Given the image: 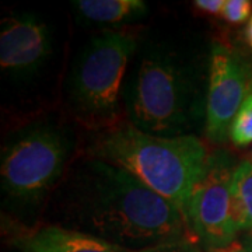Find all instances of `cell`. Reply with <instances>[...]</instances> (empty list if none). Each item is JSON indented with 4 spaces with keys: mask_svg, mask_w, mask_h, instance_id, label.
Returning <instances> with one entry per match:
<instances>
[{
    "mask_svg": "<svg viewBox=\"0 0 252 252\" xmlns=\"http://www.w3.org/2000/svg\"><path fill=\"white\" fill-rule=\"evenodd\" d=\"M62 227L127 250L189 238L185 216L130 172L89 157L69 171L58 192Z\"/></svg>",
    "mask_w": 252,
    "mask_h": 252,
    "instance_id": "1",
    "label": "cell"
},
{
    "mask_svg": "<svg viewBox=\"0 0 252 252\" xmlns=\"http://www.w3.org/2000/svg\"><path fill=\"white\" fill-rule=\"evenodd\" d=\"M87 153L135 175L172 203L185 219L192 189L209 158L205 144L196 136L150 135L132 124L119 125L97 136Z\"/></svg>",
    "mask_w": 252,
    "mask_h": 252,
    "instance_id": "2",
    "label": "cell"
},
{
    "mask_svg": "<svg viewBox=\"0 0 252 252\" xmlns=\"http://www.w3.org/2000/svg\"><path fill=\"white\" fill-rule=\"evenodd\" d=\"M196 107V89L184 64L157 51L144 55L132 83L130 124L150 135L185 136Z\"/></svg>",
    "mask_w": 252,
    "mask_h": 252,
    "instance_id": "3",
    "label": "cell"
},
{
    "mask_svg": "<svg viewBox=\"0 0 252 252\" xmlns=\"http://www.w3.org/2000/svg\"><path fill=\"white\" fill-rule=\"evenodd\" d=\"M136 49L125 31L104 30L79 56L70 81V99L83 119L107 124L115 117L126 66Z\"/></svg>",
    "mask_w": 252,
    "mask_h": 252,
    "instance_id": "4",
    "label": "cell"
},
{
    "mask_svg": "<svg viewBox=\"0 0 252 252\" xmlns=\"http://www.w3.org/2000/svg\"><path fill=\"white\" fill-rule=\"evenodd\" d=\"M67 154L69 143L61 130L48 125L28 129L4 149L3 189L17 200H38L61 178Z\"/></svg>",
    "mask_w": 252,
    "mask_h": 252,
    "instance_id": "5",
    "label": "cell"
},
{
    "mask_svg": "<svg viewBox=\"0 0 252 252\" xmlns=\"http://www.w3.org/2000/svg\"><path fill=\"white\" fill-rule=\"evenodd\" d=\"M235 168L224 153L209 156L205 171L192 189L187 221L193 235L209 250L235 243L238 230L233 219L231 185Z\"/></svg>",
    "mask_w": 252,
    "mask_h": 252,
    "instance_id": "6",
    "label": "cell"
},
{
    "mask_svg": "<svg viewBox=\"0 0 252 252\" xmlns=\"http://www.w3.org/2000/svg\"><path fill=\"white\" fill-rule=\"evenodd\" d=\"M250 74L240 58L221 45H215L209 63L205 130L213 143H221L238 109L251 94Z\"/></svg>",
    "mask_w": 252,
    "mask_h": 252,
    "instance_id": "7",
    "label": "cell"
},
{
    "mask_svg": "<svg viewBox=\"0 0 252 252\" xmlns=\"http://www.w3.org/2000/svg\"><path fill=\"white\" fill-rule=\"evenodd\" d=\"M51 49L49 30L34 16L3 20L0 34V63L4 72L27 74L44 62Z\"/></svg>",
    "mask_w": 252,
    "mask_h": 252,
    "instance_id": "8",
    "label": "cell"
},
{
    "mask_svg": "<svg viewBox=\"0 0 252 252\" xmlns=\"http://www.w3.org/2000/svg\"><path fill=\"white\" fill-rule=\"evenodd\" d=\"M24 252H132L95 235L49 224L20 234L14 240Z\"/></svg>",
    "mask_w": 252,
    "mask_h": 252,
    "instance_id": "9",
    "label": "cell"
},
{
    "mask_svg": "<svg viewBox=\"0 0 252 252\" xmlns=\"http://www.w3.org/2000/svg\"><path fill=\"white\" fill-rule=\"evenodd\" d=\"M74 6L84 18L108 24L140 17L147 10L142 0H79Z\"/></svg>",
    "mask_w": 252,
    "mask_h": 252,
    "instance_id": "10",
    "label": "cell"
},
{
    "mask_svg": "<svg viewBox=\"0 0 252 252\" xmlns=\"http://www.w3.org/2000/svg\"><path fill=\"white\" fill-rule=\"evenodd\" d=\"M233 219L238 231L252 228V162L244 161L235 167L231 185Z\"/></svg>",
    "mask_w": 252,
    "mask_h": 252,
    "instance_id": "11",
    "label": "cell"
},
{
    "mask_svg": "<svg viewBox=\"0 0 252 252\" xmlns=\"http://www.w3.org/2000/svg\"><path fill=\"white\" fill-rule=\"evenodd\" d=\"M230 137L238 147L252 143V93L238 109L230 127Z\"/></svg>",
    "mask_w": 252,
    "mask_h": 252,
    "instance_id": "12",
    "label": "cell"
},
{
    "mask_svg": "<svg viewBox=\"0 0 252 252\" xmlns=\"http://www.w3.org/2000/svg\"><path fill=\"white\" fill-rule=\"evenodd\" d=\"M252 3L250 0H227L221 16L233 24H241L251 16Z\"/></svg>",
    "mask_w": 252,
    "mask_h": 252,
    "instance_id": "13",
    "label": "cell"
},
{
    "mask_svg": "<svg viewBox=\"0 0 252 252\" xmlns=\"http://www.w3.org/2000/svg\"><path fill=\"white\" fill-rule=\"evenodd\" d=\"M132 252H200L195 241L190 238H182L177 241L158 244L153 247H147L143 250H133Z\"/></svg>",
    "mask_w": 252,
    "mask_h": 252,
    "instance_id": "14",
    "label": "cell"
},
{
    "mask_svg": "<svg viewBox=\"0 0 252 252\" xmlns=\"http://www.w3.org/2000/svg\"><path fill=\"white\" fill-rule=\"evenodd\" d=\"M224 0H196L193 6L207 14H221L224 9Z\"/></svg>",
    "mask_w": 252,
    "mask_h": 252,
    "instance_id": "15",
    "label": "cell"
},
{
    "mask_svg": "<svg viewBox=\"0 0 252 252\" xmlns=\"http://www.w3.org/2000/svg\"><path fill=\"white\" fill-rule=\"evenodd\" d=\"M240 248L243 252H252V228L244 231L241 243H240Z\"/></svg>",
    "mask_w": 252,
    "mask_h": 252,
    "instance_id": "16",
    "label": "cell"
},
{
    "mask_svg": "<svg viewBox=\"0 0 252 252\" xmlns=\"http://www.w3.org/2000/svg\"><path fill=\"white\" fill-rule=\"evenodd\" d=\"M245 41H247V44L252 48V16L250 17L248 26L245 28Z\"/></svg>",
    "mask_w": 252,
    "mask_h": 252,
    "instance_id": "17",
    "label": "cell"
},
{
    "mask_svg": "<svg viewBox=\"0 0 252 252\" xmlns=\"http://www.w3.org/2000/svg\"><path fill=\"white\" fill-rule=\"evenodd\" d=\"M234 245V244H233ZM233 245H230V247H227V248H215V250H209L207 252H243L241 251V248H240V245L234 248Z\"/></svg>",
    "mask_w": 252,
    "mask_h": 252,
    "instance_id": "18",
    "label": "cell"
}]
</instances>
